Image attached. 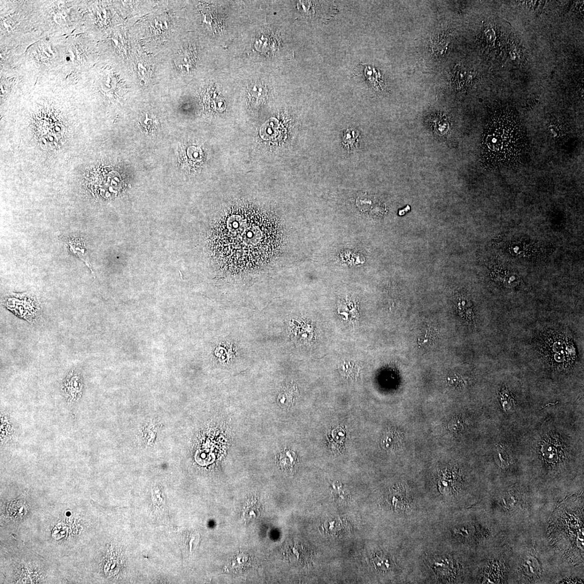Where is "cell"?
Returning <instances> with one entry per match:
<instances>
[{"mask_svg": "<svg viewBox=\"0 0 584 584\" xmlns=\"http://www.w3.org/2000/svg\"><path fill=\"white\" fill-rule=\"evenodd\" d=\"M529 152L526 129L517 112L504 107L492 112L481 137L482 166L488 170L517 167L526 162Z\"/></svg>", "mask_w": 584, "mask_h": 584, "instance_id": "6da1fadb", "label": "cell"}, {"mask_svg": "<svg viewBox=\"0 0 584 584\" xmlns=\"http://www.w3.org/2000/svg\"><path fill=\"white\" fill-rule=\"evenodd\" d=\"M268 221L234 214L222 224L219 230L220 257L224 264L235 268L260 266L268 259L271 245Z\"/></svg>", "mask_w": 584, "mask_h": 584, "instance_id": "7a4b0ae2", "label": "cell"}, {"mask_svg": "<svg viewBox=\"0 0 584 584\" xmlns=\"http://www.w3.org/2000/svg\"><path fill=\"white\" fill-rule=\"evenodd\" d=\"M537 346L538 354L542 360L551 364L570 366L578 358L571 338L558 330L542 334Z\"/></svg>", "mask_w": 584, "mask_h": 584, "instance_id": "3957f363", "label": "cell"}, {"mask_svg": "<svg viewBox=\"0 0 584 584\" xmlns=\"http://www.w3.org/2000/svg\"><path fill=\"white\" fill-rule=\"evenodd\" d=\"M5 305L20 318L35 323L40 317V308L36 300L26 295H15L5 300Z\"/></svg>", "mask_w": 584, "mask_h": 584, "instance_id": "277c9868", "label": "cell"}, {"mask_svg": "<svg viewBox=\"0 0 584 584\" xmlns=\"http://www.w3.org/2000/svg\"><path fill=\"white\" fill-rule=\"evenodd\" d=\"M84 387L81 373L76 369H73L68 373L63 380L61 390L66 402L69 404H75L81 400Z\"/></svg>", "mask_w": 584, "mask_h": 584, "instance_id": "5b68a950", "label": "cell"}, {"mask_svg": "<svg viewBox=\"0 0 584 584\" xmlns=\"http://www.w3.org/2000/svg\"><path fill=\"white\" fill-rule=\"evenodd\" d=\"M197 59L195 50L188 46L179 52L175 59V64L180 71L188 73L194 67Z\"/></svg>", "mask_w": 584, "mask_h": 584, "instance_id": "8992f818", "label": "cell"}, {"mask_svg": "<svg viewBox=\"0 0 584 584\" xmlns=\"http://www.w3.org/2000/svg\"><path fill=\"white\" fill-rule=\"evenodd\" d=\"M472 79L469 72L465 68L457 66L453 71L451 78L452 85L456 89H462L468 85Z\"/></svg>", "mask_w": 584, "mask_h": 584, "instance_id": "52a82bcc", "label": "cell"}, {"mask_svg": "<svg viewBox=\"0 0 584 584\" xmlns=\"http://www.w3.org/2000/svg\"><path fill=\"white\" fill-rule=\"evenodd\" d=\"M68 245L71 251L82 260L90 269L92 273H93L89 261L88 251L85 247V244H84L83 241L81 239H79V238H75V239L70 240V241L68 242Z\"/></svg>", "mask_w": 584, "mask_h": 584, "instance_id": "ba28073f", "label": "cell"}, {"mask_svg": "<svg viewBox=\"0 0 584 584\" xmlns=\"http://www.w3.org/2000/svg\"><path fill=\"white\" fill-rule=\"evenodd\" d=\"M248 92L252 101L260 103L263 102L266 98L268 89L266 84L258 81L250 84Z\"/></svg>", "mask_w": 584, "mask_h": 584, "instance_id": "9c48e42d", "label": "cell"}, {"mask_svg": "<svg viewBox=\"0 0 584 584\" xmlns=\"http://www.w3.org/2000/svg\"><path fill=\"white\" fill-rule=\"evenodd\" d=\"M278 128V125L276 121L273 120L267 121L261 128L260 135L264 140H272L277 135Z\"/></svg>", "mask_w": 584, "mask_h": 584, "instance_id": "30bf717a", "label": "cell"}, {"mask_svg": "<svg viewBox=\"0 0 584 584\" xmlns=\"http://www.w3.org/2000/svg\"><path fill=\"white\" fill-rule=\"evenodd\" d=\"M481 44L486 47H491L494 44L496 36L495 29L491 25H487L482 30Z\"/></svg>", "mask_w": 584, "mask_h": 584, "instance_id": "8fae6325", "label": "cell"}, {"mask_svg": "<svg viewBox=\"0 0 584 584\" xmlns=\"http://www.w3.org/2000/svg\"><path fill=\"white\" fill-rule=\"evenodd\" d=\"M340 371L343 375L347 377H356L358 373V369L355 364L345 363L341 365Z\"/></svg>", "mask_w": 584, "mask_h": 584, "instance_id": "7c38bea8", "label": "cell"}, {"mask_svg": "<svg viewBox=\"0 0 584 584\" xmlns=\"http://www.w3.org/2000/svg\"><path fill=\"white\" fill-rule=\"evenodd\" d=\"M433 41V44L434 45V47H433V50L436 51L438 50L437 51H440L441 53L445 50H447V46L449 44V40L447 37L444 36L443 35H439L435 37Z\"/></svg>", "mask_w": 584, "mask_h": 584, "instance_id": "4fadbf2b", "label": "cell"}, {"mask_svg": "<svg viewBox=\"0 0 584 584\" xmlns=\"http://www.w3.org/2000/svg\"><path fill=\"white\" fill-rule=\"evenodd\" d=\"M137 67L141 79L146 82L145 80H147L151 75V73H150L151 71V68L150 67H151V66H150L146 62L140 61V62L138 63Z\"/></svg>", "mask_w": 584, "mask_h": 584, "instance_id": "5bb4252c", "label": "cell"}, {"mask_svg": "<svg viewBox=\"0 0 584 584\" xmlns=\"http://www.w3.org/2000/svg\"><path fill=\"white\" fill-rule=\"evenodd\" d=\"M190 150L191 151V153L192 154V155H193V157L194 159H201L202 158V152L201 151V150H199V149L194 148L191 149Z\"/></svg>", "mask_w": 584, "mask_h": 584, "instance_id": "9a60e30c", "label": "cell"}, {"mask_svg": "<svg viewBox=\"0 0 584 584\" xmlns=\"http://www.w3.org/2000/svg\"><path fill=\"white\" fill-rule=\"evenodd\" d=\"M410 210V207L409 206H407L405 209L399 212V214L400 215V216H403V215H404L406 212H408Z\"/></svg>", "mask_w": 584, "mask_h": 584, "instance_id": "2e32d148", "label": "cell"}, {"mask_svg": "<svg viewBox=\"0 0 584 584\" xmlns=\"http://www.w3.org/2000/svg\"><path fill=\"white\" fill-rule=\"evenodd\" d=\"M555 404H550V405H555ZM549 405H547L545 406L544 407V408H543V409L545 408V407H546L547 406H548Z\"/></svg>", "mask_w": 584, "mask_h": 584, "instance_id": "e0dca14e", "label": "cell"}]
</instances>
